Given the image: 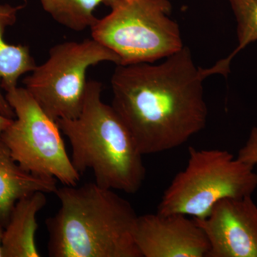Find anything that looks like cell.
Segmentation results:
<instances>
[{
    "mask_svg": "<svg viewBox=\"0 0 257 257\" xmlns=\"http://www.w3.org/2000/svg\"><path fill=\"white\" fill-rule=\"evenodd\" d=\"M207 77L184 46L160 64L116 65L111 106L143 155L180 147L205 127Z\"/></svg>",
    "mask_w": 257,
    "mask_h": 257,
    "instance_id": "1",
    "label": "cell"
},
{
    "mask_svg": "<svg viewBox=\"0 0 257 257\" xmlns=\"http://www.w3.org/2000/svg\"><path fill=\"white\" fill-rule=\"evenodd\" d=\"M57 214L46 220L51 257H143L134 237L138 215L113 189L95 182L64 185Z\"/></svg>",
    "mask_w": 257,
    "mask_h": 257,
    "instance_id": "2",
    "label": "cell"
},
{
    "mask_svg": "<svg viewBox=\"0 0 257 257\" xmlns=\"http://www.w3.org/2000/svg\"><path fill=\"white\" fill-rule=\"evenodd\" d=\"M101 82L88 81L79 116L56 121L69 139L71 161L80 175L89 169L100 187L135 194L146 177L143 155L117 113L101 100Z\"/></svg>",
    "mask_w": 257,
    "mask_h": 257,
    "instance_id": "3",
    "label": "cell"
},
{
    "mask_svg": "<svg viewBox=\"0 0 257 257\" xmlns=\"http://www.w3.org/2000/svg\"><path fill=\"white\" fill-rule=\"evenodd\" d=\"M91 28L92 38L119 56V65L154 63L184 47L169 0H116Z\"/></svg>",
    "mask_w": 257,
    "mask_h": 257,
    "instance_id": "4",
    "label": "cell"
},
{
    "mask_svg": "<svg viewBox=\"0 0 257 257\" xmlns=\"http://www.w3.org/2000/svg\"><path fill=\"white\" fill-rule=\"evenodd\" d=\"M188 163L167 187L157 212L206 217L225 198L251 196L257 187L254 166L220 150L189 148Z\"/></svg>",
    "mask_w": 257,
    "mask_h": 257,
    "instance_id": "5",
    "label": "cell"
},
{
    "mask_svg": "<svg viewBox=\"0 0 257 257\" xmlns=\"http://www.w3.org/2000/svg\"><path fill=\"white\" fill-rule=\"evenodd\" d=\"M120 64L119 56L94 39L52 47L46 62L24 79L25 89L50 118L74 119L82 111L89 67Z\"/></svg>",
    "mask_w": 257,
    "mask_h": 257,
    "instance_id": "6",
    "label": "cell"
},
{
    "mask_svg": "<svg viewBox=\"0 0 257 257\" xmlns=\"http://www.w3.org/2000/svg\"><path fill=\"white\" fill-rule=\"evenodd\" d=\"M15 117L0 135L14 160L34 175L54 177L76 186L80 174L67 155L57 121L50 118L25 87H15L5 95Z\"/></svg>",
    "mask_w": 257,
    "mask_h": 257,
    "instance_id": "7",
    "label": "cell"
},
{
    "mask_svg": "<svg viewBox=\"0 0 257 257\" xmlns=\"http://www.w3.org/2000/svg\"><path fill=\"white\" fill-rule=\"evenodd\" d=\"M194 220L210 245L208 257H257V207L251 196L221 199L206 217Z\"/></svg>",
    "mask_w": 257,
    "mask_h": 257,
    "instance_id": "8",
    "label": "cell"
},
{
    "mask_svg": "<svg viewBox=\"0 0 257 257\" xmlns=\"http://www.w3.org/2000/svg\"><path fill=\"white\" fill-rule=\"evenodd\" d=\"M134 237L143 257H208L210 249L202 228L181 214L138 216Z\"/></svg>",
    "mask_w": 257,
    "mask_h": 257,
    "instance_id": "9",
    "label": "cell"
},
{
    "mask_svg": "<svg viewBox=\"0 0 257 257\" xmlns=\"http://www.w3.org/2000/svg\"><path fill=\"white\" fill-rule=\"evenodd\" d=\"M57 179L34 175L14 160L0 139V221L6 226L15 204L37 192L55 193Z\"/></svg>",
    "mask_w": 257,
    "mask_h": 257,
    "instance_id": "10",
    "label": "cell"
},
{
    "mask_svg": "<svg viewBox=\"0 0 257 257\" xmlns=\"http://www.w3.org/2000/svg\"><path fill=\"white\" fill-rule=\"evenodd\" d=\"M23 8L24 5L0 4V115L13 119L15 117L14 109L1 89L8 92L18 87L19 78L37 67L29 47L10 45L4 39L6 29L16 23L18 13Z\"/></svg>",
    "mask_w": 257,
    "mask_h": 257,
    "instance_id": "11",
    "label": "cell"
},
{
    "mask_svg": "<svg viewBox=\"0 0 257 257\" xmlns=\"http://www.w3.org/2000/svg\"><path fill=\"white\" fill-rule=\"evenodd\" d=\"M47 204L45 193L37 192L15 204L5 227L3 257L40 256L35 242L37 214Z\"/></svg>",
    "mask_w": 257,
    "mask_h": 257,
    "instance_id": "12",
    "label": "cell"
},
{
    "mask_svg": "<svg viewBox=\"0 0 257 257\" xmlns=\"http://www.w3.org/2000/svg\"><path fill=\"white\" fill-rule=\"evenodd\" d=\"M42 8L57 23L75 32L91 29L97 21L94 10L103 0H40Z\"/></svg>",
    "mask_w": 257,
    "mask_h": 257,
    "instance_id": "13",
    "label": "cell"
},
{
    "mask_svg": "<svg viewBox=\"0 0 257 257\" xmlns=\"http://www.w3.org/2000/svg\"><path fill=\"white\" fill-rule=\"evenodd\" d=\"M237 23L238 46L234 52L219 60L212 67L215 74L226 77L229 72L231 61L235 56L248 46L257 41V0H229Z\"/></svg>",
    "mask_w": 257,
    "mask_h": 257,
    "instance_id": "14",
    "label": "cell"
},
{
    "mask_svg": "<svg viewBox=\"0 0 257 257\" xmlns=\"http://www.w3.org/2000/svg\"><path fill=\"white\" fill-rule=\"evenodd\" d=\"M248 165L255 166L257 163V127L251 130L249 137L244 146L239 150L236 157Z\"/></svg>",
    "mask_w": 257,
    "mask_h": 257,
    "instance_id": "15",
    "label": "cell"
},
{
    "mask_svg": "<svg viewBox=\"0 0 257 257\" xmlns=\"http://www.w3.org/2000/svg\"><path fill=\"white\" fill-rule=\"evenodd\" d=\"M13 120V119H9V118L5 117V116L0 115V135H1V134L3 133L5 128L11 124Z\"/></svg>",
    "mask_w": 257,
    "mask_h": 257,
    "instance_id": "16",
    "label": "cell"
},
{
    "mask_svg": "<svg viewBox=\"0 0 257 257\" xmlns=\"http://www.w3.org/2000/svg\"><path fill=\"white\" fill-rule=\"evenodd\" d=\"M5 225L0 221V257H3V249H2V242H3V235H4Z\"/></svg>",
    "mask_w": 257,
    "mask_h": 257,
    "instance_id": "17",
    "label": "cell"
},
{
    "mask_svg": "<svg viewBox=\"0 0 257 257\" xmlns=\"http://www.w3.org/2000/svg\"><path fill=\"white\" fill-rule=\"evenodd\" d=\"M114 1H116V0H103L104 4L107 5V6H110Z\"/></svg>",
    "mask_w": 257,
    "mask_h": 257,
    "instance_id": "18",
    "label": "cell"
},
{
    "mask_svg": "<svg viewBox=\"0 0 257 257\" xmlns=\"http://www.w3.org/2000/svg\"><path fill=\"white\" fill-rule=\"evenodd\" d=\"M256 167H257V163H256ZM256 182H257V173H256Z\"/></svg>",
    "mask_w": 257,
    "mask_h": 257,
    "instance_id": "19",
    "label": "cell"
}]
</instances>
